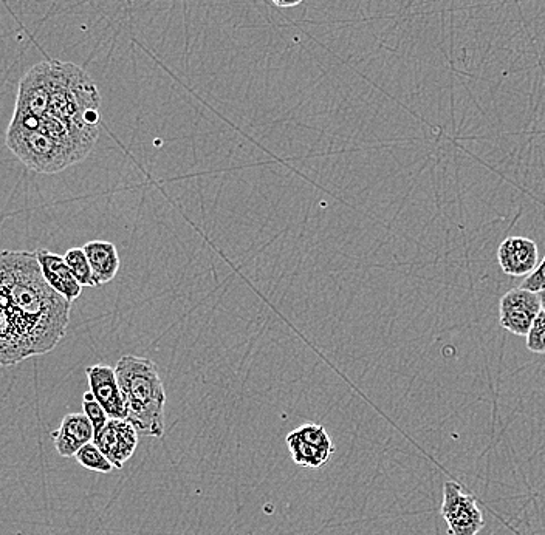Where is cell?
Segmentation results:
<instances>
[{"instance_id": "obj_6", "label": "cell", "mask_w": 545, "mask_h": 535, "mask_svg": "<svg viewBox=\"0 0 545 535\" xmlns=\"http://www.w3.org/2000/svg\"><path fill=\"white\" fill-rule=\"evenodd\" d=\"M285 441L292 460L306 469L323 467L335 452L332 438L321 424H302L288 433Z\"/></svg>"}, {"instance_id": "obj_13", "label": "cell", "mask_w": 545, "mask_h": 535, "mask_svg": "<svg viewBox=\"0 0 545 535\" xmlns=\"http://www.w3.org/2000/svg\"><path fill=\"white\" fill-rule=\"evenodd\" d=\"M35 256L39 265H41L42 274H44L48 285L56 293L66 297L69 302H75L83 293V287L79 285L78 280L73 276L64 256H59V254L52 253V251L44 248L36 249Z\"/></svg>"}, {"instance_id": "obj_19", "label": "cell", "mask_w": 545, "mask_h": 535, "mask_svg": "<svg viewBox=\"0 0 545 535\" xmlns=\"http://www.w3.org/2000/svg\"><path fill=\"white\" fill-rule=\"evenodd\" d=\"M521 288L533 291V293H542V291H545V256L542 262L536 266V270L525 277L524 282L521 283Z\"/></svg>"}, {"instance_id": "obj_9", "label": "cell", "mask_w": 545, "mask_h": 535, "mask_svg": "<svg viewBox=\"0 0 545 535\" xmlns=\"http://www.w3.org/2000/svg\"><path fill=\"white\" fill-rule=\"evenodd\" d=\"M86 375L90 392L93 393L101 407L106 410L109 418L126 420V403H124L114 367L106 364L90 365L86 369Z\"/></svg>"}, {"instance_id": "obj_17", "label": "cell", "mask_w": 545, "mask_h": 535, "mask_svg": "<svg viewBox=\"0 0 545 535\" xmlns=\"http://www.w3.org/2000/svg\"><path fill=\"white\" fill-rule=\"evenodd\" d=\"M83 409L84 415H86L87 418H89L90 423H92L95 435L96 433H100L110 418L109 415H107L106 410H104L103 407H101V404L96 401L95 396H93V393L90 392V390L89 392L84 393Z\"/></svg>"}, {"instance_id": "obj_10", "label": "cell", "mask_w": 545, "mask_h": 535, "mask_svg": "<svg viewBox=\"0 0 545 535\" xmlns=\"http://www.w3.org/2000/svg\"><path fill=\"white\" fill-rule=\"evenodd\" d=\"M498 262L507 276L527 277L539 263V248L528 237H507L498 249Z\"/></svg>"}, {"instance_id": "obj_21", "label": "cell", "mask_w": 545, "mask_h": 535, "mask_svg": "<svg viewBox=\"0 0 545 535\" xmlns=\"http://www.w3.org/2000/svg\"><path fill=\"white\" fill-rule=\"evenodd\" d=\"M539 297H541V304H542V310H545V291H542V293H538Z\"/></svg>"}, {"instance_id": "obj_12", "label": "cell", "mask_w": 545, "mask_h": 535, "mask_svg": "<svg viewBox=\"0 0 545 535\" xmlns=\"http://www.w3.org/2000/svg\"><path fill=\"white\" fill-rule=\"evenodd\" d=\"M93 438H95V430L84 412L69 413L64 416L61 426L52 432L56 450L64 458H75L78 450L92 443Z\"/></svg>"}, {"instance_id": "obj_20", "label": "cell", "mask_w": 545, "mask_h": 535, "mask_svg": "<svg viewBox=\"0 0 545 535\" xmlns=\"http://www.w3.org/2000/svg\"><path fill=\"white\" fill-rule=\"evenodd\" d=\"M304 0H273V4L278 8H293L298 7Z\"/></svg>"}, {"instance_id": "obj_1", "label": "cell", "mask_w": 545, "mask_h": 535, "mask_svg": "<svg viewBox=\"0 0 545 535\" xmlns=\"http://www.w3.org/2000/svg\"><path fill=\"white\" fill-rule=\"evenodd\" d=\"M0 294L7 300L31 355H47L66 336L72 302L56 293L35 253L0 251Z\"/></svg>"}, {"instance_id": "obj_4", "label": "cell", "mask_w": 545, "mask_h": 535, "mask_svg": "<svg viewBox=\"0 0 545 535\" xmlns=\"http://www.w3.org/2000/svg\"><path fill=\"white\" fill-rule=\"evenodd\" d=\"M8 149L31 171L58 174L83 161V155L64 146L38 126L36 116L14 112L5 138Z\"/></svg>"}, {"instance_id": "obj_18", "label": "cell", "mask_w": 545, "mask_h": 535, "mask_svg": "<svg viewBox=\"0 0 545 535\" xmlns=\"http://www.w3.org/2000/svg\"><path fill=\"white\" fill-rule=\"evenodd\" d=\"M525 338H527L528 350L535 355H545V310L539 311Z\"/></svg>"}, {"instance_id": "obj_11", "label": "cell", "mask_w": 545, "mask_h": 535, "mask_svg": "<svg viewBox=\"0 0 545 535\" xmlns=\"http://www.w3.org/2000/svg\"><path fill=\"white\" fill-rule=\"evenodd\" d=\"M28 358H33L30 345L0 294V367L21 364Z\"/></svg>"}, {"instance_id": "obj_3", "label": "cell", "mask_w": 545, "mask_h": 535, "mask_svg": "<svg viewBox=\"0 0 545 535\" xmlns=\"http://www.w3.org/2000/svg\"><path fill=\"white\" fill-rule=\"evenodd\" d=\"M50 64V106L48 113L87 130H100V90L78 65L48 61Z\"/></svg>"}, {"instance_id": "obj_16", "label": "cell", "mask_w": 545, "mask_h": 535, "mask_svg": "<svg viewBox=\"0 0 545 535\" xmlns=\"http://www.w3.org/2000/svg\"><path fill=\"white\" fill-rule=\"evenodd\" d=\"M64 259L81 287H96L92 268L83 248L69 249Z\"/></svg>"}, {"instance_id": "obj_15", "label": "cell", "mask_w": 545, "mask_h": 535, "mask_svg": "<svg viewBox=\"0 0 545 535\" xmlns=\"http://www.w3.org/2000/svg\"><path fill=\"white\" fill-rule=\"evenodd\" d=\"M75 458L84 469H89V471L110 474L115 469L114 464L110 463L109 458L101 452L100 447L96 446L93 441L81 447Z\"/></svg>"}, {"instance_id": "obj_8", "label": "cell", "mask_w": 545, "mask_h": 535, "mask_svg": "<svg viewBox=\"0 0 545 535\" xmlns=\"http://www.w3.org/2000/svg\"><path fill=\"white\" fill-rule=\"evenodd\" d=\"M137 432L127 420L110 418L104 429L96 433L93 443L100 447L101 452L109 458L110 463L121 469L127 460H131L138 446Z\"/></svg>"}, {"instance_id": "obj_7", "label": "cell", "mask_w": 545, "mask_h": 535, "mask_svg": "<svg viewBox=\"0 0 545 535\" xmlns=\"http://www.w3.org/2000/svg\"><path fill=\"white\" fill-rule=\"evenodd\" d=\"M542 310L538 293L518 287L508 291L499 302V324L508 333L527 336Z\"/></svg>"}, {"instance_id": "obj_14", "label": "cell", "mask_w": 545, "mask_h": 535, "mask_svg": "<svg viewBox=\"0 0 545 535\" xmlns=\"http://www.w3.org/2000/svg\"><path fill=\"white\" fill-rule=\"evenodd\" d=\"M96 287L112 282L120 271V256L114 243L92 240L83 246Z\"/></svg>"}, {"instance_id": "obj_5", "label": "cell", "mask_w": 545, "mask_h": 535, "mask_svg": "<svg viewBox=\"0 0 545 535\" xmlns=\"http://www.w3.org/2000/svg\"><path fill=\"white\" fill-rule=\"evenodd\" d=\"M450 535H479L485 528L484 514L473 495L465 494L456 481L443 484V501L440 508Z\"/></svg>"}, {"instance_id": "obj_2", "label": "cell", "mask_w": 545, "mask_h": 535, "mask_svg": "<svg viewBox=\"0 0 545 535\" xmlns=\"http://www.w3.org/2000/svg\"><path fill=\"white\" fill-rule=\"evenodd\" d=\"M115 373L126 403V420L143 437L162 438L166 392L157 365L148 358L126 355L117 362Z\"/></svg>"}]
</instances>
